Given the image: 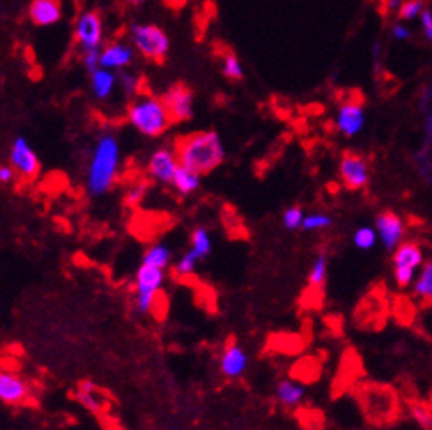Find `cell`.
<instances>
[{"label": "cell", "mask_w": 432, "mask_h": 430, "mask_svg": "<svg viewBox=\"0 0 432 430\" xmlns=\"http://www.w3.org/2000/svg\"><path fill=\"white\" fill-rule=\"evenodd\" d=\"M174 150L180 158V164L187 165L200 174L215 171L225 158V146L215 130L193 132V134L183 135L176 141Z\"/></svg>", "instance_id": "cell-1"}, {"label": "cell", "mask_w": 432, "mask_h": 430, "mask_svg": "<svg viewBox=\"0 0 432 430\" xmlns=\"http://www.w3.org/2000/svg\"><path fill=\"white\" fill-rule=\"evenodd\" d=\"M120 167V142L113 134H104L98 137L92 152L86 176V188L92 195H104L111 190L118 176Z\"/></svg>", "instance_id": "cell-2"}, {"label": "cell", "mask_w": 432, "mask_h": 430, "mask_svg": "<svg viewBox=\"0 0 432 430\" xmlns=\"http://www.w3.org/2000/svg\"><path fill=\"white\" fill-rule=\"evenodd\" d=\"M127 118L146 137H158L173 125V120L164 100L151 95H143L128 105Z\"/></svg>", "instance_id": "cell-3"}, {"label": "cell", "mask_w": 432, "mask_h": 430, "mask_svg": "<svg viewBox=\"0 0 432 430\" xmlns=\"http://www.w3.org/2000/svg\"><path fill=\"white\" fill-rule=\"evenodd\" d=\"M165 279V269L162 267L141 263L135 273L134 293H135V309L139 313H150L158 300V292L162 290Z\"/></svg>", "instance_id": "cell-4"}, {"label": "cell", "mask_w": 432, "mask_h": 430, "mask_svg": "<svg viewBox=\"0 0 432 430\" xmlns=\"http://www.w3.org/2000/svg\"><path fill=\"white\" fill-rule=\"evenodd\" d=\"M394 279L399 288H408L415 283L416 269L423 266V251L415 241H404L394 250Z\"/></svg>", "instance_id": "cell-5"}, {"label": "cell", "mask_w": 432, "mask_h": 430, "mask_svg": "<svg viewBox=\"0 0 432 430\" xmlns=\"http://www.w3.org/2000/svg\"><path fill=\"white\" fill-rule=\"evenodd\" d=\"M132 43L146 58L162 62L169 53V37L155 25L132 26Z\"/></svg>", "instance_id": "cell-6"}, {"label": "cell", "mask_w": 432, "mask_h": 430, "mask_svg": "<svg viewBox=\"0 0 432 430\" xmlns=\"http://www.w3.org/2000/svg\"><path fill=\"white\" fill-rule=\"evenodd\" d=\"M9 164L13 165L18 176L26 181L36 179V176L39 174V157H37V153L34 152L32 146L25 137L14 139L13 146L9 150Z\"/></svg>", "instance_id": "cell-7"}, {"label": "cell", "mask_w": 432, "mask_h": 430, "mask_svg": "<svg viewBox=\"0 0 432 430\" xmlns=\"http://www.w3.org/2000/svg\"><path fill=\"white\" fill-rule=\"evenodd\" d=\"M341 181L348 190H362L369 183V165L366 158L357 153H344L339 162Z\"/></svg>", "instance_id": "cell-8"}, {"label": "cell", "mask_w": 432, "mask_h": 430, "mask_svg": "<svg viewBox=\"0 0 432 430\" xmlns=\"http://www.w3.org/2000/svg\"><path fill=\"white\" fill-rule=\"evenodd\" d=\"M174 123H183L193 116V92L185 85H174L162 97Z\"/></svg>", "instance_id": "cell-9"}, {"label": "cell", "mask_w": 432, "mask_h": 430, "mask_svg": "<svg viewBox=\"0 0 432 430\" xmlns=\"http://www.w3.org/2000/svg\"><path fill=\"white\" fill-rule=\"evenodd\" d=\"M366 125V112L360 100H346L339 105L336 115V128L344 137H355Z\"/></svg>", "instance_id": "cell-10"}, {"label": "cell", "mask_w": 432, "mask_h": 430, "mask_svg": "<svg viewBox=\"0 0 432 430\" xmlns=\"http://www.w3.org/2000/svg\"><path fill=\"white\" fill-rule=\"evenodd\" d=\"M178 167H180V158H178L176 150L173 152L169 148H160L151 153L150 160H148V174L164 184H173Z\"/></svg>", "instance_id": "cell-11"}, {"label": "cell", "mask_w": 432, "mask_h": 430, "mask_svg": "<svg viewBox=\"0 0 432 430\" xmlns=\"http://www.w3.org/2000/svg\"><path fill=\"white\" fill-rule=\"evenodd\" d=\"M74 41L78 43L81 53L93 50V48H101L102 21L97 13H85L79 16L78 23H76Z\"/></svg>", "instance_id": "cell-12"}, {"label": "cell", "mask_w": 432, "mask_h": 430, "mask_svg": "<svg viewBox=\"0 0 432 430\" xmlns=\"http://www.w3.org/2000/svg\"><path fill=\"white\" fill-rule=\"evenodd\" d=\"M374 229H376L378 237L386 250H396L403 243L404 221L394 211H384V213L378 214Z\"/></svg>", "instance_id": "cell-13"}, {"label": "cell", "mask_w": 432, "mask_h": 430, "mask_svg": "<svg viewBox=\"0 0 432 430\" xmlns=\"http://www.w3.org/2000/svg\"><path fill=\"white\" fill-rule=\"evenodd\" d=\"M30 388L16 372H0V401L7 406H21L29 401Z\"/></svg>", "instance_id": "cell-14"}, {"label": "cell", "mask_w": 432, "mask_h": 430, "mask_svg": "<svg viewBox=\"0 0 432 430\" xmlns=\"http://www.w3.org/2000/svg\"><path fill=\"white\" fill-rule=\"evenodd\" d=\"M248 367V355L236 341H229L220 357V371L225 378L236 379L245 374Z\"/></svg>", "instance_id": "cell-15"}, {"label": "cell", "mask_w": 432, "mask_h": 430, "mask_svg": "<svg viewBox=\"0 0 432 430\" xmlns=\"http://www.w3.org/2000/svg\"><path fill=\"white\" fill-rule=\"evenodd\" d=\"M30 20L39 26L55 25L62 18L58 0H32L30 4Z\"/></svg>", "instance_id": "cell-16"}, {"label": "cell", "mask_w": 432, "mask_h": 430, "mask_svg": "<svg viewBox=\"0 0 432 430\" xmlns=\"http://www.w3.org/2000/svg\"><path fill=\"white\" fill-rule=\"evenodd\" d=\"M130 62H132V50L127 46V44L113 43L102 50L101 67H104V69L109 70L123 69V67L130 65Z\"/></svg>", "instance_id": "cell-17"}, {"label": "cell", "mask_w": 432, "mask_h": 430, "mask_svg": "<svg viewBox=\"0 0 432 430\" xmlns=\"http://www.w3.org/2000/svg\"><path fill=\"white\" fill-rule=\"evenodd\" d=\"M306 390L301 383L292 379H283L279 381L278 387H276V401L279 402L287 409H294L304 401Z\"/></svg>", "instance_id": "cell-18"}, {"label": "cell", "mask_w": 432, "mask_h": 430, "mask_svg": "<svg viewBox=\"0 0 432 430\" xmlns=\"http://www.w3.org/2000/svg\"><path fill=\"white\" fill-rule=\"evenodd\" d=\"M173 187L178 194L183 195V197H187V195L197 192V188L200 187V172L193 171V169L187 167V165L180 164L176 174H174Z\"/></svg>", "instance_id": "cell-19"}, {"label": "cell", "mask_w": 432, "mask_h": 430, "mask_svg": "<svg viewBox=\"0 0 432 430\" xmlns=\"http://www.w3.org/2000/svg\"><path fill=\"white\" fill-rule=\"evenodd\" d=\"M76 401L79 402L85 409L92 411L93 414H101L104 411V401L98 395L96 384L90 383V381H83L79 383L78 392H76Z\"/></svg>", "instance_id": "cell-20"}, {"label": "cell", "mask_w": 432, "mask_h": 430, "mask_svg": "<svg viewBox=\"0 0 432 430\" xmlns=\"http://www.w3.org/2000/svg\"><path fill=\"white\" fill-rule=\"evenodd\" d=\"M92 76V92L98 100H106L113 93L116 85V76L109 69L98 67L97 70L90 73Z\"/></svg>", "instance_id": "cell-21"}, {"label": "cell", "mask_w": 432, "mask_h": 430, "mask_svg": "<svg viewBox=\"0 0 432 430\" xmlns=\"http://www.w3.org/2000/svg\"><path fill=\"white\" fill-rule=\"evenodd\" d=\"M413 293L416 299L422 300V304L432 305V260L423 263L420 274H416Z\"/></svg>", "instance_id": "cell-22"}, {"label": "cell", "mask_w": 432, "mask_h": 430, "mask_svg": "<svg viewBox=\"0 0 432 430\" xmlns=\"http://www.w3.org/2000/svg\"><path fill=\"white\" fill-rule=\"evenodd\" d=\"M190 244H192L190 250L195 251L202 260L211 253V250H213V241H211V236L210 232H207V229L204 227H197L193 230L190 236Z\"/></svg>", "instance_id": "cell-23"}, {"label": "cell", "mask_w": 432, "mask_h": 430, "mask_svg": "<svg viewBox=\"0 0 432 430\" xmlns=\"http://www.w3.org/2000/svg\"><path fill=\"white\" fill-rule=\"evenodd\" d=\"M170 258H173V253H170V250L165 244H155V246L146 250V253L143 256V263H150V266L168 269Z\"/></svg>", "instance_id": "cell-24"}, {"label": "cell", "mask_w": 432, "mask_h": 430, "mask_svg": "<svg viewBox=\"0 0 432 430\" xmlns=\"http://www.w3.org/2000/svg\"><path fill=\"white\" fill-rule=\"evenodd\" d=\"M327 273H329L327 256L324 253L318 255L317 258H314L312 269H309L308 285L312 286V288H322V286L325 285V281H327Z\"/></svg>", "instance_id": "cell-25"}, {"label": "cell", "mask_w": 432, "mask_h": 430, "mask_svg": "<svg viewBox=\"0 0 432 430\" xmlns=\"http://www.w3.org/2000/svg\"><path fill=\"white\" fill-rule=\"evenodd\" d=\"M222 70L223 74H225V78L232 79V81H241L242 76H245V70H242L240 58H237L232 51H227L225 55H223Z\"/></svg>", "instance_id": "cell-26"}, {"label": "cell", "mask_w": 432, "mask_h": 430, "mask_svg": "<svg viewBox=\"0 0 432 430\" xmlns=\"http://www.w3.org/2000/svg\"><path fill=\"white\" fill-rule=\"evenodd\" d=\"M409 414L422 429H432V407L423 402H411Z\"/></svg>", "instance_id": "cell-27"}, {"label": "cell", "mask_w": 432, "mask_h": 430, "mask_svg": "<svg viewBox=\"0 0 432 430\" xmlns=\"http://www.w3.org/2000/svg\"><path fill=\"white\" fill-rule=\"evenodd\" d=\"M376 239H378V232L376 229L373 227H360L357 232L354 234V244L359 248V250L364 251L374 248Z\"/></svg>", "instance_id": "cell-28"}, {"label": "cell", "mask_w": 432, "mask_h": 430, "mask_svg": "<svg viewBox=\"0 0 432 430\" xmlns=\"http://www.w3.org/2000/svg\"><path fill=\"white\" fill-rule=\"evenodd\" d=\"M200 260H202V258H200V256L197 255L193 250L187 251V253L181 256L180 260H178L176 274H178V276H190L193 271H195L197 263H199Z\"/></svg>", "instance_id": "cell-29"}, {"label": "cell", "mask_w": 432, "mask_h": 430, "mask_svg": "<svg viewBox=\"0 0 432 430\" xmlns=\"http://www.w3.org/2000/svg\"><path fill=\"white\" fill-rule=\"evenodd\" d=\"M332 220L331 216L324 213H309L304 216V221H302V229L308 230V232H313V230H324L327 227H331Z\"/></svg>", "instance_id": "cell-30"}, {"label": "cell", "mask_w": 432, "mask_h": 430, "mask_svg": "<svg viewBox=\"0 0 432 430\" xmlns=\"http://www.w3.org/2000/svg\"><path fill=\"white\" fill-rule=\"evenodd\" d=\"M304 209L301 206H290L283 213V225L288 230H297L302 227V221H304Z\"/></svg>", "instance_id": "cell-31"}, {"label": "cell", "mask_w": 432, "mask_h": 430, "mask_svg": "<svg viewBox=\"0 0 432 430\" xmlns=\"http://www.w3.org/2000/svg\"><path fill=\"white\" fill-rule=\"evenodd\" d=\"M146 192H148L146 181H138V183L130 184L127 194H125V204L130 207L139 206V204L144 201V197H146Z\"/></svg>", "instance_id": "cell-32"}, {"label": "cell", "mask_w": 432, "mask_h": 430, "mask_svg": "<svg viewBox=\"0 0 432 430\" xmlns=\"http://www.w3.org/2000/svg\"><path fill=\"white\" fill-rule=\"evenodd\" d=\"M423 13V0H404L399 7L401 20H413Z\"/></svg>", "instance_id": "cell-33"}, {"label": "cell", "mask_w": 432, "mask_h": 430, "mask_svg": "<svg viewBox=\"0 0 432 430\" xmlns=\"http://www.w3.org/2000/svg\"><path fill=\"white\" fill-rule=\"evenodd\" d=\"M101 55H102L101 48H93V50L83 51V63H85L88 73H93V70H97L98 67H101Z\"/></svg>", "instance_id": "cell-34"}, {"label": "cell", "mask_w": 432, "mask_h": 430, "mask_svg": "<svg viewBox=\"0 0 432 430\" xmlns=\"http://www.w3.org/2000/svg\"><path fill=\"white\" fill-rule=\"evenodd\" d=\"M18 176V172L14 171V167L13 165H2V167H0V183L2 184H9V183H13L14 181V177Z\"/></svg>", "instance_id": "cell-35"}, {"label": "cell", "mask_w": 432, "mask_h": 430, "mask_svg": "<svg viewBox=\"0 0 432 430\" xmlns=\"http://www.w3.org/2000/svg\"><path fill=\"white\" fill-rule=\"evenodd\" d=\"M422 26H423V32H426V36L429 37V41L432 43V13L431 11H423L422 13Z\"/></svg>", "instance_id": "cell-36"}, {"label": "cell", "mask_w": 432, "mask_h": 430, "mask_svg": "<svg viewBox=\"0 0 432 430\" xmlns=\"http://www.w3.org/2000/svg\"><path fill=\"white\" fill-rule=\"evenodd\" d=\"M120 81H121V86H123L125 92H127V93H132V92H134V88H135L134 78L128 76V74H121Z\"/></svg>", "instance_id": "cell-37"}, {"label": "cell", "mask_w": 432, "mask_h": 430, "mask_svg": "<svg viewBox=\"0 0 432 430\" xmlns=\"http://www.w3.org/2000/svg\"><path fill=\"white\" fill-rule=\"evenodd\" d=\"M392 36L396 37L397 41H404V39H408V37H409V30L403 25H396V26H394V30H392Z\"/></svg>", "instance_id": "cell-38"}, {"label": "cell", "mask_w": 432, "mask_h": 430, "mask_svg": "<svg viewBox=\"0 0 432 430\" xmlns=\"http://www.w3.org/2000/svg\"><path fill=\"white\" fill-rule=\"evenodd\" d=\"M128 2H132V4H141V2H144V0H128Z\"/></svg>", "instance_id": "cell-39"}]
</instances>
